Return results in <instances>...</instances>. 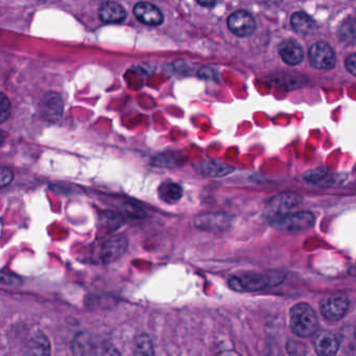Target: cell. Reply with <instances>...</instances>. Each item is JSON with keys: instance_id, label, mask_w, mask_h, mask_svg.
<instances>
[{"instance_id": "cell-9", "label": "cell", "mask_w": 356, "mask_h": 356, "mask_svg": "<svg viewBox=\"0 0 356 356\" xmlns=\"http://www.w3.org/2000/svg\"><path fill=\"white\" fill-rule=\"evenodd\" d=\"M314 347L318 356H335L339 349V341L334 333L323 330L314 337Z\"/></svg>"}, {"instance_id": "cell-8", "label": "cell", "mask_w": 356, "mask_h": 356, "mask_svg": "<svg viewBox=\"0 0 356 356\" xmlns=\"http://www.w3.org/2000/svg\"><path fill=\"white\" fill-rule=\"evenodd\" d=\"M135 17L147 26H161L164 22L163 13L159 8L151 3H138L133 10Z\"/></svg>"}, {"instance_id": "cell-7", "label": "cell", "mask_w": 356, "mask_h": 356, "mask_svg": "<svg viewBox=\"0 0 356 356\" xmlns=\"http://www.w3.org/2000/svg\"><path fill=\"white\" fill-rule=\"evenodd\" d=\"M228 28L235 36L248 37L253 34L256 30V22L253 16L249 12L241 11L234 12L228 18Z\"/></svg>"}, {"instance_id": "cell-21", "label": "cell", "mask_w": 356, "mask_h": 356, "mask_svg": "<svg viewBox=\"0 0 356 356\" xmlns=\"http://www.w3.org/2000/svg\"><path fill=\"white\" fill-rule=\"evenodd\" d=\"M122 216L118 214L113 213V212H107L105 216L102 218V225L107 229L108 231H114L122 226Z\"/></svg>"}, {"instance_id": "cell-16", "label": "cell", "mask_w": 356, "mask_h": 356, "mask_svg": "<svg viewBox=\"0 0 356 356\" xmlns=\"http://www.w3.org/2000/svg\"><path fill=\"white\" fill-rule=\"evenodd\" d=\"M134 356H155L153 341L145 333L138 335L135 341Z\"/></svg>"}, {"instance_id": "cell-1", "label": "cell", "mask_w": 356, "mask_h": 356, "mask_svg": "<svg viewBox=\"0 0 356 356\" xmlns=\"http://www.w3.org/2000/svg\"><path fill=\"white\" fill-rule=\"evenodd\" d=\"M286 278V274L278 270L266 273H247L236 275L229 279V286L231 289L239 293H253L270 289L281 284Z\"/></svg>"}, {"instance_id": "cell-27", "label": "cell", "mask_w": 356, "mask_h": 356, "mask_svg": "<svg viewBox=\"0 0 356 356\" xmlns=\"http://www.w3.org/2000/svg\"><path fill=\"white\" fill-rule=\"evenodd\" d=\"M200 5L204 6V7H212V6H216V3H199Z\"/></svg>"}, {"instance_id": "cell-13", "label": "cell", "mask_w": 356, "mask_h": 356, "mask_svg": "<svg viewBox=\"0 0 356 356\" xmlns=\"http://www.w3.org/2000/svg\"><path fill=\"white\" fill-rule=\"evenodd\" d=\"M99 16L102 22L106 24H120L126 19L127 12L120 3L109 1L101 6Z\"/></svg>"}, {"instance_id": "cell-2", "label": "cell", "mask_w": 356, "mask_h": 356, "mask_svg": "<svg viewBox=\"0 0 356 356\" xmlns=\"http://www.w3.org/2000/svg\"><path fill=\"white\" fill-rule=\"evenodd\" d=\"M289 325L297 337H309L318 330V316L307 303L296 304L289 310Z\"/></svg>"}, {"instance_id": "cell-5", "label": "cell", "mask_w": 356, "mask_h": 356, "mask_svg": "<svg viewBox=\"0 0 356 356\" xmlns=\"http://www.w3.org/2000/svg\"><path fill=\"white\" fill-rule=\"evenodd\" d=\"M349 298L343 293L327 296L320 303V310L326 320L335 322L341 320L349 309Z\"/></svg>"}, {"instance_id": "cell-3", "label": "cell", "mask_w": 356, "mask_h": 356, "mask_svg": "<svg viewBox=\"0 0 356 356\" xmlns=\"http://www.w3.org/2000/svg\"><path fill=\"white\" fill-rule=\"evenodd\" d=\"M314 214L312 212L301 211L293 213L283 214L268 220L270 225L277 230L286 231V232H300L307 230L314 225Z\"/></svg>"}, {"instance_id": "cell-14", "label": "cell", "mask_w": 356, "mask_h": 356, "mask_svg": "<svg viewBox=\"0 0 356 356\" xmlns=\"http://www.w3.org/2000/svg\"><path fill=\"white\" fill-rule=\"evenodd\" d=\"M291 24L293 31L301 35L314 34L318 29L316 22L303 12L293 13L291 17Z\"/></svg>"}, {"instance_id": "cell-11", "label": "cell", "mask_w": 356, "mask_h": 356, "mask_svg": "<svg viewBox=\"0 0 356 356\" xmlns=\"http://www.w3.org/2000/svg\"><path fill=\"white\" fill-rule=\"evenodd\" d=\"M279 55L284 63L289 66L299 65L304 59V51L301 45L293 40H287L279 47Z\"/></svg>"}, {"instance_id": "cell-25", "label": "cell", "mask_w": 356, "mask_h": 356, "mask_svg": "<svg viewBox=\"0 0 356 356\" xmlns=\"http://www.w3.org/2000/svg\"><path fill=\"white\" fill-rule=\"evenodd\" d=\"M346 68L350 74L356 76V53L349 56L346 60Z\"/></svg>"}, {"instance_id": "cell-19", "label": "cell", "mask_w": 356, "mask_h": 356, "mask_svg": "<svg viewBox=\"0 0 356 356\" xmlns=\"http://www.w3.org/2000/svg\"><path fill=\"white\" fill-rule=\"evenodd\" d=\"M45 109H47L49 115L51 118H58L61 115V112L63 111V106H62L61 99L56 95H49V99H44Z\"/></svg>"}, {"instance_id": "cell-15", "label": "cell", "mask_w": 356, "mask_h": 356, "mask_svg": "<svg viewBox=\"0 0 356 356\" xmlns=\"http://www.w3.org/2000/svg\"><path fill=\"white\" fill-rule=\"evenodd\" d=\"M160 199L168 203H175L182 197L183 191L180 185L174 182H164L158 188Z\"/></svg>"}, {"instance_id": "cell-26", "label": "cell", "mask_w": 356, "mask_h": 356, "mask_svg": "<svg viewBox=\"0 0 356 356\" xmlns=\"http://www.w3.org/2000/svg\"><path fill=\"white\" fill-rule=\"evenodd\" d=\"M349 274L351 275V276L356 277V264H354L353 266L350 268Z\"/></svg>"}, {"instance_id": "cell-24", "label": "cell", "mask_w": 356, "mask_h": 356, "mask_svg": "<svg viewBox=\"0 0 356 356\" xmlns=\"http://www.w3.org/2000/svg\"><path fill=\"white\" fill-rule=\"evenodd\" d=\"M13 180V172L7 168H1V172H0V183H1V187L3 188V187L9 186Z\"/></svg>"}, {"instance_id": "cell-20", "label": "cell", "mask_w": 356, "mask_h": 356, "mask_svg": "<svg viewBox=\"0 0 356 356\" xmlns=\"http://www.w3.org/2000/svg\"><path fill=\"white\" fill-rule=\"evenodd\" d=\"M329 176H330V172H329L328 170L320 168L305 172L304 174V180L309 183H314V184H321V183L325 182L326 179L329 178Z\"/></svg>"}, {"instance_id": "cell-22", "label": "cell", "mask_w": 356, "mask_h": 356, "mask_svg": "<svg viewBox=\"0 0 356 356\" xmlns=\"http://www.w3.org/2000/svg\"><path fill=\"white\" fill-rule=\"evenodd\" d=\"M92 356H122V354L113 345L107 343V345L97 348L93 352Z\"/></svg>"}, {"instance_id": "cell-4", "label": "cell", "mask_w": 356, "mask_h": 356, "mask_svg": "<svg viewBox=\"0 0 356 356\" xmlns=\"http://www.w3.org/2000/svg\"><path fill=\"white\" fill-rule=\"evenodd\" d=\"M301 195L293 193H284L277 195L273 197L264 209V216L268 220L276 218V216H283V214L289 213L293 208L301 205Z\"/></svg>"}, {"instance_id": "cell-10", "label": "cell", "mask_w": 356, "mask_h": 356, "mask_svg": "<svg viewBox=\"0 0 356 356\" xmlns=\"http://www.w3.org/2000/svg\"><path fill=\"white\" fill-rule=\"evenodd\" d=\"M127 250V239L122 236H114L108 239L101 248V259L104 262H112L122 257Z\"/></svg>"}, {"instance_id": "cell-23", "label": "cell", "mask_w": 356, "mask_h": 356, "mask_svg": "<svg viewBox=\"0 0 356 356\" xmlns=\"http://www.w3.org/2000/svg\"><path fill=\"white\" fill-rule=\"evenodd\" d=\"M0 118H1V122H5L9 118L10 113H11V104L9 99H7L6 95H1V103H0Z\"/></svg>"}, {"instance_id": "cell-18", "label": "cell", "mask_w": 356, "mask_h": 356, "mask_svg": "<svg viewBox=\"0 0 356 356\" xmlns=\"http://www.w3.org/2000/svg\"><path fill=\"white\" fill-rule=\"evenodd\" d=\"M341 38L347 43L355 44L356 43V20L350 19L341 26Z\"/></svg>"}, {"instance_id": "cell-17", "label": "cell", "mask_w": 356, "mask_h": 356, "mask_svg": "<svg viewBox=\"0 0 356 356\" xmlns=\"http://www.w3.org/2000/svg\"><path fill=\"white\" fill-rule=\"evenodd\" d=\"M202 170H203L204 174L208 175L209 177H224L232 172L234 168L228 164L222 163V162L210 161L207 162L202 168Z\"/></svg>"}, {"instance_id": "cell-12", "label": "cell", "mask_w": 356, "mask_h": 356, "mask_svg": "<svg viewBox=\"0 0 356 356\" xmlns=\"http://www.w3.org/2000/svg\"><path fill=\"white\" fill-rule=\"evenodd\" d=\"M51 343L47 335L39 332L29 339L24 356H51Z\"/></svg>"}, {"instance_id": "cell-6", "label": "cell", "mask_w": 356, "mask_h": 356, "mask_svg": "<svg viewBox=\"0 0 356 356\" xmlns=\"http://www.w3.org/2000/svg\"><path fill=\"white\" fill-rule=\"evenodd\" d=\"M308 58L310 65L318 70H332L337 64V57L332 47L322 41L310 47Z\"/></svg>"}]
</instances>
